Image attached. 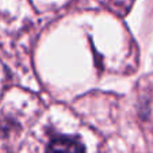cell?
<instances>
[{
	"label": "cell",
	"instance_id": "6da1fadb",
	"mask_svg": "<svg viewBox=\"0 0 153 153\" xmlns=\"http://www.w3.org/2000/svg\"><path fill=\"white\" fill-rule=\"evenodd\" d=\"M46 153H85L83 144L71 137H57L52 140Z\"/></svg>",
	"mask_w": 153,
	"mask_h": 153
}]
</instances>
